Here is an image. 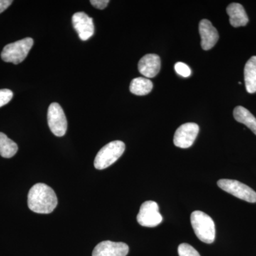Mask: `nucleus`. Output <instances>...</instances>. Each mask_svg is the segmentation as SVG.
Segmentation results:
<instances>
[{"label":"nucleus","mask_w":256,"mask_h":256,"mask_svg":"<svg viewBox=\"0 0 256 256\" xmlns=\"http://www.w3.org/2000/svg\"><path fill=\"white\" fill-rule=\"evenodd\" d=\"M28 202L30 210L42 214L52 213L58 204L53 188L43 183L36 184L30 188Z\"/></svg>","instance_id":"obj_1"},{"label":"nucleus","mask_w":256,"mask_h":256,"mask_svg":"<svg viewBox=\"0 0 256 256\" xmlns=\"http://www.w3.org/2000/svg\"><path fill=\"white\" fill-rule=\"evenodd\" d=\"M191 224L197 238L201 242L208 244L214 242L215 224L210 216L201 210H195L191 215Z\"/></svg>","instance_id":"obj_2"},{"label":"nucleus","mask_w":256,"mask_h":256,"mask_svg":"<svg viewBox=\"0 0 256 256\" xmlns=\"http://www.w3.org/2000/svg\"><path fill=\"white\" fill-rule=\"evenodd\" d=\"M126 144L122 141L116 140L109 142L96 154L94 166L99 170L109 168L122 156Z\"/></svg>","instance_id":"obj_3"},{"label":"nucleus","mask_w":256,"mask_h":256,"mask_svg":"<svg viewBox=\"0 0 256 256\" xmlns=\"http://www.w3.org/2000/svg\"><path fill=\"white\" fill-rule=\"evenodd\" d=\"M34 45V40L30 37L6 45L1 53L2 60L8 63L18 64L28 56Z\"/></svg>","instance_id":"obj_4"},{"label":"nucleus","mask_w":256,"mask_h":256,"mask_svg":"<svg viewBox=\"0 0 256 256\" xmlns=\"http://www.w3.org/2000/svg\"><path fill=\"white\" fill-rule=\"evenodd\" d=\"M217 184L218 188L223 190L224 191L233 195L236 198L249 203L256 202V192L245 184L237 180L223 178V180H218Z\"/></svg>","instance_id":"obj_5"},{"label":"nucleus","mask_w":256,"mask_h":256,"mask_svg":"<svg viewBox=\"0 0 256 256\" xmlns=\"http://www.w3.org/2000/svg\"><path fill=\"white\" fill-rule=\"evenodd\" d=\"M47 120L50 131L57 137L65 136L68 128L66 117L60 104H50L47 114Z\"/></svg>","instance_id":"obj_6"},{"label":"nucleus","mask_w":256,"mask_h":256,"mask_svg":"<svg viewBox=\"0 0 256 256\" xmlns=\"http://www.w3.org/2000/svg\"><path fill=\"white\" fill-rule=\"evenodd\" d=\"M138 224L142 226L156 227L162 222L159 212V206L156 202L146 201L141 205L137 216Z\"/></svg>","instance_id":"obj_7"},{"label":"nucleus","mask_w":256,"mask_h":256,"mask_svg":"<svg viewBox=\"0 0 256 256\" xmlns=\"http://www.w3.org/2000/svg\"><path fill=\"white\" fill-rule=\"evenodd\" d=\"M198 132H200V127L196 124L188 122V124H182L175 132L174 146L183 149L190 148L194 142Z\"/></svg>","instance_id":"obj_8"},{"label":"nucleus","mask_w":256,"mask_h":256,"mask_svg":"<svg viewBox=\"0 0 256 256\" xmlns=\"http://www.w3.org/2000/svg\"><path fill=\"white\" fill-rule=\"evenodd\" d=\"M74 28L82 41H87L95 32L94 20L84 12L75 13L72 16Z\"/></svg>","instance_id":"obj_9"},{"label":"nucleus","mask_w":256,"mask_h":256,"mask_svg":"<svg viewBox=\"0 0 256 256\" xmlns=\"http://www.w3.org/2000/svg\"><path fill=\"white\" fill-rule=\"evenodd\" d=\"M128 252L129 246L124 242L106 240L96 246L92 256H126Z\"/></svg>","instance_id":"obj_10"},{"label":"nucleus","mask_w":256,"mask_h":256,"mask_svg":"<svg viewBox=\"0 0 256 256\" xmlns=\"http://www.w3.org/2000/svg\"><path fill=\"white\" fill-rule=\"evenodd\" d=\"M200 36H201V45L205 50H210L216 44L220 35L216 28L208 20H202L198 26Z\"/></svg>","instance_id":"obj_11"},{"label":"nucleus","mask_w":256,"mask_h":256,"mask_svg":"<svg viewBox=\"0 0 256 256\" xmlns=\"http://www.w3.org/2000/svg\"><path fill=\"white\" fill-rule=\"evenodd\" d=\"M161 60L159 56L154 54H146L140 60L138 70L140 73L148 78H154L159 74Z\"/></svg>","instance_id":"obj_12"},{"label":"nucleus","mask_w":256,"mask_h":256,"mask_svg":"<svg viewBox=\"0 0 256 256\" xmlns=\"http://www.w3.org/2000/svg\"><path fill=\"white\" fill-rule=\"evenodd\" d=\"M226 12L229 16V22L234 28L244 26L248 22V18L245 9L239 3H232L229 4Z\"/></svg>","instance_id":"obj_13"},{"label":"nucleus","mask_w":256,"mask_h":256,"mask_svg":"<svg viewBox=\"0 0 256 256\" xmlns=\"http://www.w3.org/2000/svg\"><path fill=\"white\" fill-rule=\"evenodd\" d=\"M244 80L246 88L249 94L256 92V56H252L244 68Z\"/></svg>","instance_id":"obj_14"},{"label":"nucleus","mask_w":256,"mask_h":256,"mask_svg":"<svg viewBox=\"0 0 256 256\" xmlns=\"http://www.w3.org/2000/svg\"><path fill=\"white\" fill-rule=\"evenodd\" d=\"M234 117L240 124H245L256 136V118L246 108L237 106L234 110Z\"/></svg>","instance_id":"obj_15"},{"label":"nucleus","mask_w":256,"mask_h":256,"mask_svg":"<svg viewBox=\"0 0 256 256\" xmlns=\"http://www.w3.org/2000/svg\"><path fill=\"white\" fill-rule=\"evenodd\" d=\"M152 88V82L143 77L133 79L130 86V90L136 96H146L150 94Z\"/></svg>","instance_id":"obj_16"},{"label":"nucleus","mask_w":256,"mask_h":256,"mask_svg":"<svg viewBox=\"0 0 256 256\" xmlns=\"http://www.w3.org/2000/svg\"><path fill=\"white\" fill-rule=\"evenodd\" d=\"M18 146L4 133L0 132V156L4 158H12L16 154Z\"/></svg>","instance_id":"obj_17"},{"label":"nucleus","mask_w":256,"mask_h":256,"mask_svg":"<svg viewBox=\"0 0 256 256\" xmlns=\"http://www.w3.org/2000/svg\"><path fill=\"white\" fill-rule=\"evenodd\" d=\"M178 254L180 256H201L194 248L188 244H182L178 246Z\"/></svg>","instance_id":"obj_18"},{"label":"nucleus","mask_w":256,"mask_h":256,"mask_svg":"<svg viewBox=\"0 0 256 256\" xmlns=\"http://www.w3.org/2000/svg\"><path fill=\"white\" fill-rule=\"evenodd\" d=\"M174 69L176 74L181 76L184 77V78L190 77L191 76V69L186 64L182 63V62H178V63L175 64Z\"/></svg>","instance_id":"obj_19"},{"label":"nucleus","mask_w":256,"mask_h":256,"mask_svg":"<svg viewBox=\"0 0 256 256\" xmlns=\"http://www.w3.org/2000/svg\"><path fill=\"white\" fill-rule=\"evenodd\" d=\"M13 98V92L9 89L0 90V108L9 104Z\"/></svg>","instance_id":"obj_20"},{"label":"nucleus","mask_w":256,"mask_h":256,"mask_svg":"<svg viewBox=\"0 0 256 256\" xmlns=\"http://www.w3.org/2000/svg\"><path fill=\"white\" fill-rule=\"evenodd\" d=\"M90 2L94 8L99 10H104L110 1L109 0H92Z\"/></svg>","instance_id":"obj_21"},{"label":"nucleus","mask_w":256,"mask_h":256,"mask_svg":"<svg viewBox=\"0 0 256 256\" xmlns=\"http://www.w3.org/2000/svg\"><path fill=\"white\" fill-rule=\"evenodd\" d=\"M12 2V0H0V14L8 9Z\"/></svg>","instance_id":"obj_22"}]
</instances>
